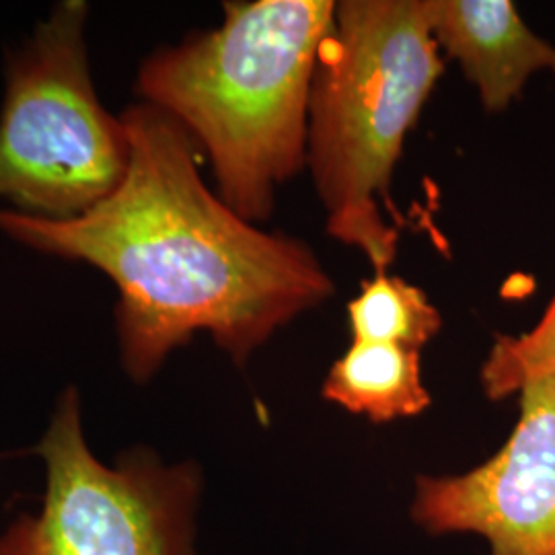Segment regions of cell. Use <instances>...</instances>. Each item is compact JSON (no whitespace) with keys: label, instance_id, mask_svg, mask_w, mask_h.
I'll return each instance as SVG.
<instances>
[{"label":"cell","instance_id":"obj_1","mask_svg":"<svg viewBox=\"0 0 555 555\" xmlns=\"http://www.w3.org/2000/svg\"><path fill=\"white\" fill-rule=\"evenodd\" d=\"M119 118L130 163L107 198L73 220L2 208L0 233L114 282L128 378L149 383L198 332L243 366L282 325L334 295V280L302 241L261 231L208 190L199 146L178 119L144 101Z\"/></svg>","mask_w":555,"mask_h":555},{"label":"cell","instance_id":"obj_2","mask_svg":"<svg viewBox=\"0 0 555 555\" xmlns=\"http://www.w3.org/2000/svg\"><path fill=\"white\" fill-rule=\"evenodd\" d=\"M334 20L330 0L224 2L220 27L140 66L137 93L196 140L241 219H268L278 185L307 160L311 85Z\"/></svg>","mask_w":555,"mask_h":555},{"label":"cell","instance_id":"obj_3","mask_svg":"<svg viewBox=\"0 0 555 555\" xmlns=\"http://www.w3.org/2000/svg\"><path fill=\"white\" fill-rule=\"evenodd\" d=\"M442 68L428 0L336 2L311 85L307 160L327 233L375 272H387L399 243L380 206L396 212L393 167Z\"/></svg>","mask_w":555,"mask_h":555},{"label":"cell","instance_id":"obj_4","mask_svg":"<svg viewBox=\"0 0 555 555\" xmlns=\"http://www.w3.org/2000/svg\"><path fill=\"white\" fill-rule=\"evenodd\" d=\"M85 0H62L9 59L0 199L43 220L79 219L126 176L130 139L93 87Z\"/></svg>","mask_w":555,"mask_h":555},{"label":"cell","instance_id":"obj_5","mask_svg":"<svg viewBox=\"0 0 555 555\" xmlns=\"http://www.w3.org/2000/svg\"><path fill=\"white\" fill-rule=\"evenodd\" d=\"M34 453L46 472L41 508L2 529L0 555H196L202 469L142 444L103 463L77 387L62 389Z\"/></svg>","mask_w":555,"mask_h":555},{"label":"cell","instance_id":"obj_6","mask_svg":"<svg viewBox=\"0 0 555 555\" xmlns=\"http://www.w3.org/2000/svg\"><path fill=\"white\" fill-rule=\"evenodd\" d=\"M518 397L496 455L459 476H417L412 518L426 533L481 537L490 555H555V377Z\"/></svg>","mask_w":555,"mask_h":555},{"label":"cell","instance_id":"obj_7","mask_svg":"<svg viewBox=\"0 0 555 555\" xmlns=\"http://www.w3.org/2000/svg\"><path fill=\"white\" fill-rule=\"evenodd\" d=\"M428 17L488 112L506 109L539 70L555 73V46L537 38L508 0H428Z\"/></svg>","mask_w":555,"mask_h":555},{"label":"cell","instance_id":"obj_8","mask_svg":"<svg viewBox=\"0 0 555 555\" xmlns=\"http://www.w3.org/2000/svg\"><path fill=\"white\" fill-rule=\"evenodd\" d=\"M323 397L375 424L417 416L433 401L422 383L420 350L358 339L332 364Z\"/></svg>","mask_w":555,"mask_h":555},{"label":"cell","instance_id":"obj_9","mask_svg":"<svg viewBox=\"0 0 555 555\" xmlns=\"http://www.w3.org/2000/svg\"><path fill=\"white\" fill-rule=\"evenodd\" d=\"M352 337L420 350L437 336L442 318L422 288L403 278L377 272L362 284V293L348 305Z\"/></svg>","mask_w":555,"mask_h":555},{"label":"cell","instance_id":"obj_10","mask_svg":"<svg viewBox=\"0 0 555 555\" xmlns=\"http://www.w3.org/2000/svg\"><path fill=\"white\" fill-rule=\"evenodd\" d=\"M555 377V298L529 334L498 336L481 364V387L494 401L518 396L527 385Z\"/></svg>","mask_w":555,"mask_h":555}]
</instances>
